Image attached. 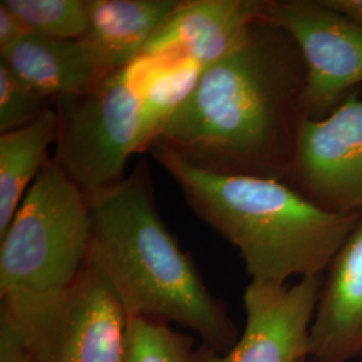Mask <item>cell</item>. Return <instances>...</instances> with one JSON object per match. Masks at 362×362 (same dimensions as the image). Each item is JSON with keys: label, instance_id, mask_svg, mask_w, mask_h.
I'll list each match as a JSON object with an SVG mask.
<instances>
[{"label": "cell", "instance_id": "1", "mask_svg": "<svg viewBox=\"0 0 362 362\" xmlns=\"http://www.w3.org/2000/svg\"><path fill=\"white\" fill-rule=\"evenodd\" d=\"M305 86L297 43L260 19L233 52L202 70L153 144L214 172L282 180L308 119Z\"/></svg>", "mask_w": 362, "mask_h": 362}, {"label": "cell", "instance_id": "2", "mask_svg": "<svg viewBox=\"0 0 362 362\" xmlns=\"http://www.w3.org/2000/svg\"><path fill=\"white\" fill-rule=\"evenodd\" d=\"M89 200L88 262L112 287L129 320L181 325L209 349H231L236 326L160 218L148 163L143 160L129 176Z\"/></svg>", "mask_w": 362, "mask_h": 362}, {"label": "cell", "instance_id": "3", "mask_svg": "<svg viewBox=\"0 0 362 362\" xmlns=\"http://www.w3.org/2000/svg\"><path fill=\"white\" fill-rule=\"evenodd\" d=\"M149 152L194 214L238 248L254 282L322 275L361 219L324 211L285 181L202 168L161 144Z\"/></svg>", "mask_w": 362, "mask_h": 362}, {"label": "cell", "instance_id": "4", "mask_svg": "<svg viewBox=\"0 0 362 362\" xmlns=\"http://www.w3.org/2000/svg\"><path fill=\"white\" fill-rule=\"evenodd\" d=\"M90 200L50 157L0 238V313L25 325L61 297L86 267Z\"/></svg>", "mask_w": 362, "mask_h": 362}, {"label": "cell", "instance_id": "5", "mask_svg": "<svg viewBox=\"0 0 362 362\" xmlns=\"http://www.w3.org/2000/svg\"><path fill=\"white\" fill-rule=\"evenodd\" d=\"M175 58L143 55L90 91L57 100L52 158L88 196L122 180L130 157L141 153L146 91Z\"/></svg>", "mask_w": 362, "mask_h": 362}, {"label": "cell", "instance_id": "6", "mask_svg": "<svg viewBox=\"0 0 362 362\" xmlns=\"http://www.w3.org/2000/svg\"><path fill=\"white\" fill-rule=\"evenodd\" d=\"M260 19L294 39L306 66L308 119L336 110L362 85V23L326 0H263Z\"/></svg>", "mask_w": 362, "mask_h": 362}, {"label": "cell", "instance_id": "7", "mask_svg": "<svg viewBox=\"0 0 362 362\" xmlns=\"http://www.w3.org/2000/svg\"><path fill=\"white\" fill-rule=\"evenodd\" d=\"M129 317L112 287L86 264L77 281L23 330L35 362H122Z\"/></svg>", "mask_w": 362, "mask_h": 362}, {"label": "cell", "instance_id": "8", "mask_svg": "<svg viewBox=\"0 0 362 362\" xmlns=\"http://www.w3.org/2000/svg\"><path fill=\"white\" fill-rule=\"evenodd\" d=\"M282 181L324 211L362 214L360 90L329 116L305 119Z\"/></svg>", "mask_w": 362, "mask_h": 362}, {"label": "cell", "instance_id": "9", "mask_svg": "<svg viewBox=\"0 0 362 362\" xmlns=\"http://www.w3.org/2000/svg\"><path fill=\"white\" fill-rule=\"evenodd\" d=\"M324 274L296 285L251 281L243 294L247 321L243 336L227 353L202 345L199 362H299L310 358V330Z\"/></svg>", "mask_w": 362, "mask_h": 362}, {"label": "cell", "instance_id": "10", "mask_svg": "<svg viewBox=\"0 0 362 362\" xmlns=\"http://www.w3.org/2000/svg\"><path fill=\"white\" fill-rule=\"evenodd\" d=\"M362 356V216L324 274L310 330L314 362H350Z\"/></svg>", "mask_w": 362, "mask_h": 362}, {"label": "cell", "instance_id": "11", "mask_svg": "<svg viewBox=\"0 0 362 362\" xmlns=\"http://www.w3.org/2000/svg\"><path fill=\"white\" fill-rule=\"evenodd\" d=\"M263 0H181L144 55H175L206 69L245 39L260 21Z\"/></svg>", "mask_w": 362, "mask_h": 362}, {"label": "cell", "instance_id": "12", "mask_svg": "<svg viewBox=\"0 0 362 362\" xmlns=\"http://www.w3.org/2000/svg\"><path fill=\"white\" fill-rule=\"evenodd\" d=\"M0 61L55 101L88 93L115 73L85 39L50 38L34 33L0 50Z\"/></svg>", "mask_w": 362, "mask_h": 362}, {"label": "cell", "instance_id": "13", "mask_svg": "<svg viewBox=\"0 0 362 362\" xmlns=\"http://www.w3.org/2000/svg\"><path fill=\"white\" fill-rule=\"evenodd\" d=\"M181 0H86L85 39L110 71L141 58Z\"/></svg>", "mask_w": 362, "mask_h": 362}, {"label": "cell", "instance_id": "14", "mask_svg": "<svg viewBox=\"0 0 362 362\" xmlns=\"http://www.w3.org/2000/svg\"><path fill=\"white\" fill-rule=\"evenodd\" d=\"M55 106L26 127L0 134V238L7 233L28 188L49 161L57 143Z\"/></svg>", "mask_w": 362, "mask_h": 362}, {"label": "cell", "instance_id": "15", "mask_svg": "<svg viewBox=\"0 0 362 362\" xmlns=\"http://www.w3.org/2000/svg\"><path fill=\"white\" fill-rule=\"evenodd\" d=\"M202 70L188 59L175 58L152 81L144 101L141 153L149 151L169 117L194 89Z\"/></svg>", "mask_w": 362, "mask_h": 362}, {"label": "cell", "instance_id": "16", "mask_svg": "<svg viewBox=\"0 0 362 362\" xmlns=\"http://www.w3.org/2000/svg\"><path fill=\"white\" fill-rule=\"evenodd\" d=\"M122 362H199L194 338L168 324L129 320Z\"/></svg>", "mask_w": 362, "mask_h": 362}, {"label": "cell", "instance_id": "17", "mask_svg": "<svg viewBox=\"0 0 362 362\" xmlns=\"http://www.w3.org/2000/svg\"><path fill=\"white\" fill-rule=\"evenodd\" d=\"M39 35L81 39L88 30L86 0H1Z\"/></svg>", "mask_w": 362, "mask_h": 362}, {"label": "cell", "instance_id": "18", "mask_svg": "<svg viewBox=\"0 0 362 362\" xmlns=\"http://www.w3.org/2000/svg\"><path fill=\"white\" fill-rule=\"evenodd\" d=\"M55 100L37 90L0 61V133L38 119L55 106Z\"/></svg>", "mask_w": 362, "mask_h": 362}, {"label": "cell", "instance_id": "19", "mask_svg": "<svg viewBox=\"0 0 362 362\" xmlns=\"http://www.w3.org/2000/svg\"><path fill=\"white\" fill-rule=\"evenodd\" d=\"M0 362H35L26 334L3 313H0Z\"/></svg>", "mask_w": 362, "mask_h": 362}, {"label": "cell", "instance_id": "20", "mask_svg": "<svg viewBox=\"0 0 362 362\" xmlns=\"http://www.w3.org/2000/svg\"><path fill=\"white\" fill-rule=\"evenodd\" d=\"M30 33L22 19L0 1V50L11 46Z\"/></svg>", "mask_w": 362, "mask_h": 362}, {"label": "cell", "instance_id": "21", "mask_svg": "<svg viewBox=\"0 0 362 362\" xmlns=\"http://www.w3.org/2000/svg\"><path fill=\"white\" fill-rule=\"evenodd\" d=\"M327 3L337 11L362 23V0H327Z\"/></svg>", "mask_w": 362, "mask_h": 362}, {"label": "cell", "instance_id": "22", "mask_svg": "<svg viewBox=\"0 0 362 362\" xmlns=\"http://www.w3.org/2000/svg\"><path fill=\"white\" fill-rule=\"evenodd\" d=\"M299 362H314L311 358H305V360H300Z\"/></svg>", "mask_w": 362, "mask_h": 362}, {"label": "cell", "instance_id": "23", "mask_svg": "<svg viewBox=\"0 0 362 362\" xmlns=\"http://www.w3.org/2000/svg\"><path fill=\"white\" fill-rule=\"evenodd\" d=\"M360 362H362V356L360 357Z\"/></svg>", "mask_w": 362, "mask_h": 362}]
</instances>
